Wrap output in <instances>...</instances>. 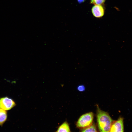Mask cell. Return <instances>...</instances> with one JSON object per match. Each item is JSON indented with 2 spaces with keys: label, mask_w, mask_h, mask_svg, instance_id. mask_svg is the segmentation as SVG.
I'll list each match as a JSON object with an SVG mask.
<instances>
[{
  "label": "cell",
  "mask_w": 132,
  "mask_h": 132,
  "mask_svg": "<svg viewBox=\"0 0 132 132\" xmlns=\"http://www.w3.org/2000/svg\"><path fill=\"white\" fill-rule=\"evenodd\" d=\"M97 118L98 125L100 132H110L113 121L109 114L101 110L97 105Z\"/></svg>",
  "instance_id": "obj_1"
},
{
  "label": "cell",
  "mask_w": 132,
  "mask_h": 132,
  "mask_svg": "<svg viewBox=\"0 0 132 132\" xmlns=\"http://www.w3.org/2000/svg\"><path fill=\"white\" fill-rule=\"evenodd\" d=\"M94 114L92 112L84 114L81 116L76 123L77 127L84 128L88 127L92 123Z\"/></svg>",
  "instance_id": "obj_2"
},
{
  "label": "cell",
  "mask_w": 132,
  "mask_h": 132,
  "mask_svg": "<svg viewBox=\"0 0 132 132\" xmlns=\"http://www.w3.org/2000/svg\"><path fill=\"white\" fill-rule=\"evenodd\" d=\"M16 105L14 101L7 97L0 98V108L6 110H10Z\"/></svg>",
  "instance_id": "obj_3"
},
{
  "label": "cell",
  "mask_w": 132,
  "mask_h": 132,
  "mask_svg": "<svg viewBox=\"0 0 132 132\" xmlns=\"http://www.w3.org/2000/svg\"><path fill=\"white\" fill-rule=\"evenodd\" d=\"M124 130L123 118L120 117L117 121H113L110 132H123Z\"/></svg>",
  "instance_id": "obj_4"
},
{
  "label": "cell",
  "mask_w": 132,
  "mask_h": 132,
  "mask_svg": "<svg viewBox=\"0 0 132 132\" xmlns=\"http://www.w3.org/2000/svg\"><path fill=\"white\" fill-rule=\"evenodd\" d=\"M105 11L104 5H94L91 9L93 15L96 18H100L103 16Z\"/></svg>",
  "instance_id": "obj_5"
},
{
  "label": "cell",
  "mask_w": 132,
  "mask_h": 132,
  "mask_svg": "<svg viewBox=\"0 0 132 132\" xmlns=\"http://www.w3.org/2000/svg\"><path fill=\"white\" fill-rule=\"evenodd\" d=\"M7 113L6 110L0 108V125L2 126L7 119Z\"/></svg>",
  "instance_id": "obj_6"
},
{
  "label": "cell",
  "mask_w": 132,
  "mask_h": 132,
  "mask_svg": "<svg viewBox=\"0 0 132 132\" xmlns=\"http://www.w3.org/2000/svg\"><path fill=\"white\" fill-rule=\"evenodd\" d=\"M70 127L68 123L66 121L63 123L58 128L56 132H70Z\"/></svg>",
  "instance_id": "obj_7"
},
{
  "label": "cell",
  "mask_w": 132,
  "mask_h": 132,
  "mask_svg": "<svg viewBox=\"0 0 132 132\" xmlns=\"http://www.w3.org/2000/svg\"><path fill=\"white\" fill-rule=\"evenodd\" d=\"M82 132H97L95 124L92 123L91 125L87 127L83 128L81 130Z\"/></svg>",
  "instance_id": "obj_8"
},
{
  "label": "cell",
  "mask_w": 132,
  "mask_h": 132,
  "mask_svg": "<svg viewBox=\"0 0 132 132\" xmlns=\"http://www.w3.org/2000/svg\"><path fill=\"white\" fill-rule=\"evenodd\" d=\"M106 0H90V3L94 5H104Z\"/></svg>",
  "instance_id": "obj_9"
},
{
  "label": "cell",
  "mask_w": 132,
  "mask_h": 132,
  "mask_svg": "<svg viewBox=\"0 0 132 132\" xmlns=\"http://www.w3.org/2000/svg\"><path fill=\"white\" fill-rule=\"evenodd\" d=\"M77 89L80 92L84 91L85 90V87L83 85H79L78 86Z\"/></svg>",
  "instance_id": "obj_10"
},
{
  "label": "cell",
  "mask_w": 132,
  "mask_h": 132,
  "mask_svg": "<svg viewBox=\"0 0 132 132\" xmlns=\"http://www.w3.org/2000/svg\"><path fill=\"white\" fill-rule=\"evenodd\" d=\"M85 0H77L78 3L79 4L83 3L85 1Z\"/></svg>",
  "instance_id": "obj_11"
}]
</instances>
